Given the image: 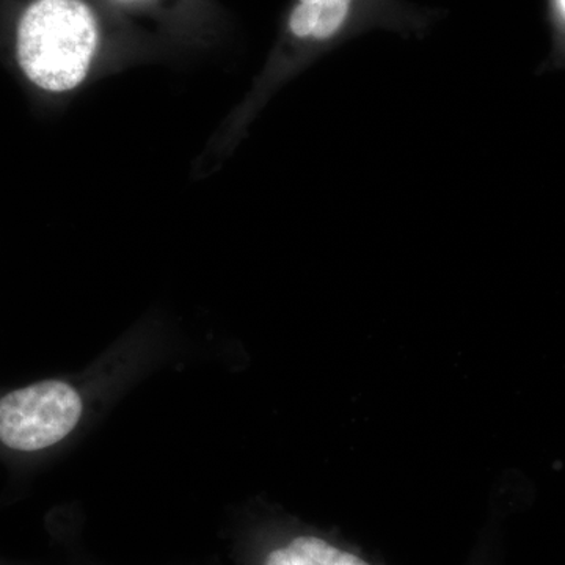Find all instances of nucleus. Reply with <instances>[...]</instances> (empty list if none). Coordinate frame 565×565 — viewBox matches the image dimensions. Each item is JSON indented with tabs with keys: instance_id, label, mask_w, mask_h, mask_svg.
Instances as JSON below:
<instances>
[{
	"instance_id": "f257e3e1",
	"label": "nucleus",
	"mask_w": 565,
	"mask_h": 565,
	"mask_svg": "<svg viewBox=\"0 0 565 565\" xmlns=\"http://www.w3.org/2000/svg\"><path fill=\"white\" fill-rule=\"evenodd\" d=\"M98 44L92 10L82 0H35L18 25V62L47 92H68L87 76Z\"/></svg>"
},
{
	"instance_id": "f03ea898",
	"label": "nucleus",
	"mask_w": 565,
	"mask_h": 565,
	"mask_svg": "<svg viewBox=\"0 0 565 565\" xmlns=\"http://www.w3.org/2000/svg\"><path fill=\"white\" fill-rule=\"evenodd\" d=\"M84 415V393L68 379H43L0 392V456L47 455L73 437Z\"/></svg>"
},
{
	"instance_id": "7ed1b4c3",
	"label": "nucleus",
	"mask_w": 565,
	"mask_h": 565,
	"mask_svg": "<svg viewBox=\"0 0 565 565\" xmlns=\"http://www.w3.org/2000/svg\"><path fill=\"white\" fill-rule=\"evenodd\" d=\"M241 552L244 565H382L337 535L288 520L256 527Z\"/></svg>"
},
{
	"instance_id": "20e7f679",
	"label": "nucleus",
	"mask_w": 565,
	"mask_h": 565,
	"mask_svg": "<svg viewBox=\"0 0 565 565\" xmlns=\"http://www.w3.org/2000/svg\"><path fill=\"white\" fill-rule=\"evenodd\" d=\"M356 0H297L289 14V32L296 39L327 43L353 20Z\"/></svg>"
},
{
	"instance_id": "39448f33",
	"label": "nucleus",
	"mask_w": 565,
	"mask_h": 565,
	"mask_svg": "<svg viewBox=\"0 0 565 565\" xmlns=\"http://www.w3.org/2000/svg\"><path fill=\"white\" fill-rule=\"evenodd\" d=\"M552 10L557 25L565 32V0H552Z\"/></svg>"
}]
</instances>
